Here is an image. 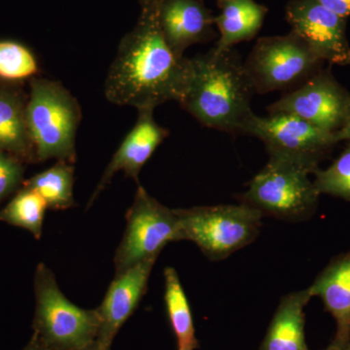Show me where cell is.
Wrapping results in <instances>:
<instances>
[{"label": "cell", "instance_id": "obj_30", "mask_svg": "<svg viewBox=\"0 0 350 350\" xmlns=\"http://www.w3.org/2000/svg\"><path fill=\"white\" fill-rule=\"evenodd\" d=\"M140 2V4L142 5H146V4L151 3V2L156 1V0H138Z\"/></svg>", "mask_w": 350, "mask_h": 350}, {"label": "cell", "instance_id": "obj_26", "mask_svg": "<svg viewBox=\"0 0 350 350\" xmlns=\"http://www.w3.org/2000/svg\"><path fill=\"white\" fill-rule=\"evenodd\" d=\"M335 135L338 142H342V140H349V142H350V103L344 125H342V128H340Z\"/></svg>", "mask_w": 350, "mask_h": 350}, {"label": "cell", "instance_id": "obj_22", "mask_svg": "<svg viewBox=\"0 0 350 350\" xmlns=\"http://www.w3.org/2000/svg\"><path fill=\"white\" fill-rule=\"evenodd\" d=\"M38 59L29 48L14 41H0V78L16 82L36 78Z\"/></svg>", "mask_w": 350, "mask_h": 350}, {"label": "cell", "instance_id": "obj_16", "mask_svg": "<svg viewBox=\"0 0 350 350\" xmlns=\"http://www.w3.org/2000/svg\"><path fill=\"white\" fill-rule=\"evenodd\" d=\"M312 298L308 288L283 297L262 340L261 350H310L306 342L305 306Z\"/></svg>", "mask_w": 350, "mask_h": 350}, {"label": "cell", "instance_id": "obj_17", "mask_svg": "<svg viewBox=\"0 0 350 350\" xmlns=\"http://www.w3.org/2000/svg\"><path fill=\"white\" fill-rule=\"evenodd\" d=\"M27 103L13 88L0 86V152L36 162L27 122Z\"/></svg>", "mask_w": 350, "mask_h": 350}, {"label": "cell", "instance_id": "obj_3", "mask_svg": "<svg viewBox=\"0 0 350 350\" xmlns=\"http://www.w3.org/2000/svg\"><path fill=\"white\" fill-rule=\"evenodd\" d=\"M82 119L77 98L61 83L31 79L27 122L36 162H76V137Z\"/></svg>", "mask_w": 350, "mask_h": 350}, {"label": "cell", "instance_id": "obj_24", "mask_svg": "<svg viewBox=\"0 0 350 350\" xmlns=\"http://www.w3.org/2000/svg\"><path fill=\"white\" fill-rule=\"evenodd\" d=\"M22 163L16 157L0 152V202L15 192L22 183Z\"/></svg>", "mask_w": 350, "mask_h": 350}, {"label": "cell", "instance_id": "obj_7", "mask_svg": "<svg viewBox=\"0 0 350 350\" xmlns=\"http://www.w3.org/2000/svg\"><path fill=\"white\" fill-rule=\"evenodd\" d=\"M323 63L294 32L257 41L244 63L255 93L296 89Z\"/></svg>", "mask_w": 350, "mask_h": 350}, {"label": "cell", "instance_id": "obj_6", "mask_svg": "<svg viewBox=\"0 0 350 350\" xmlns=\"http://www.w3.org/2000/svg\"><path fill=\"white\" fill-rule=\"evenodd\" d=\"M312 174L296 163L269 158L241 196V202L254 207L262 216L293 222L305 220L314 213L320 196L310 178Z\"/></svg>", "mask_w": 350, "mask_h": 350}, {"label": "cell", "instance_id": "obj_9", "mask_svg": "<svg viewBox=\"0 0 350 350\" xmlns=\"http://www.w3.org/2000/svg\"><path fill=\"white\" fill-rule=\"evenodd\" d=\"M246 135L259 138L266 146L269 158L296 163L312 174L319 163L338 144L335 133L289 114H255Z\"/></svg>", "mask_w": 350, "mask_h": 350}, {"label": "cell", "instance_id": "obj_11", "mask_svg": "<svg viewBox=\"0 0 350 350\" xmlns=\"http://www.w3.org/2000/svg\"><path fill=\"white\" fill-rule=\"evenodd\" d=\"M286 20L291 31L322 62L338 66L350 64L347 19L317 0H291L286 6Z\"/></svg>", "mask_w": 350, "mask_h": 350}, {"label": "cell", "instance_id": "obj_1", "mask_svg": "<svg viewBox=\"0 0 350 350\" xmlns=\"http://www.w3.org/2000/svg\"><path fill=\"white\" fill-rule=\"evenodd\" d=\"M158 7L159 0L142 5L137 24L122 38L105 80L109 103L155 109L183 98L190 80V59L177 56L165 41Z\"/></svg>", "mask_w": 350, "mask_h": 350}, {"label": "cell", "instance_id": "obj_19", "mask_svg": "<svg viewBox=\"0 0 350 350\" xmlns=\"http://www.w3.org/2000/svg\"><path fill=\"white\" fill-rule=\"evenodd\" d=\"M165 278V303L170 325L177 340V350H196L199 342L196 338L194 321L187 296L174 268L167 267Z\"/></svg>", "mask_w": 350, "mask_h": 350}, {"label": "cell", "instance_id": "obj_2", "mask_svg": "<svg viewBox=\"0 0 350 350\" xmlns=\"http://www.w3.org/2000/svg\"><path fill=\"white\" fill-rule=\"evenodd\" d=\"M191 75L179 105L202 126L232 135H246L255 113V93L244 63L232 49H213L190 59Z\"/></svg>", "mask_w": 350, "mask_h": 350}, {"label": "cell", "instance_id": "obj_10", "mask_svg": "<svg viewBox=\"0 0 350 350\" xmlns=\"http://www.w3.org/2000/svg\"><path fill=\"white\" fill-rule=\"evenodd\" d=\"M350 93L330 71L319 70L268 107L269 114H289L336 133L344 125Z\"/></svg>", "mask_w": 350, "mask_h": 350}, {"label": "cell", "instance_id": "obj_5", "mask_svg": "<svg viewBox=\"0 0 350 350\" xmlns=\"http://www.w3.org/2000/svg\"><path fill=\"white\" fill-rule=\"evenodd\" d=\"M175 211L179 218L182 241L197 244L211 261L226 259L254 241L264 217L259 211L243 202Z\"/></svg>", "mask_w": 350, "mask_h": 350}, {"label": "cell", "instance_id": "obj_31", "mask_svg": "<svg viewBox=\"0 0 350 350\" xmlns=\"http://www.w3.org/2000/svg\"><path fill=\"white\" fill-rule=\"evenodd\" d=\"M223 1H225V0H217V3H221Z\"/></svg>", "mask_w": 350, "mask_h": 350}, {"label": "cell", "instance_id": "obj_20", "mask_svg": "<svg viewBox=\"0 0 350 350\" xmlns=\"http://www.w3.org/2000/svg\"><path fill=\"white\" fill-rule=\"evenodd\" d=\"M24 186L40 195L48 208L66 211L76 206L73 197L75 163L57 161L49 169L25 181Z\"/></svg>", "mask_w": 350, "mask_h": 350}, {"label": "cell", "instance_id": "obj_18", "mask_svg": "<svg viewBox=\"0 0 350 350\" xmlns=\"http://www.w3.org/2000/svg\"><path fill=\"white\" fill-rule=\"evenodd\" d=\"M220 14L214 18L220 38L215 48L232 49L237 44L250 41L257 36L268 9L255 0H225L218 3Z\"/></svg>", "mask_w": 350, "mask_h": 350}, {"label": "cell", "instance_id": "obj_29", "mask_svg": "<svg viewBox=\"0 0 350 350\" xmlns=\"http://www.w3.org/2000/svg\"><path fill=\"white\" fill-rule=\"evenodd\" d=\"M324 350H345L344 349H342V347H338V345L334 344V342H331L330 345H329V347H327L326 349ZM350 350V349H347Z\"/></svg>", "mask_w": 350, "mask_h": 350}, {"label": "cell", "instance_id": "obj_21", "mask_svg": "<svg viewBox=\"0 0 350 350\" xmlns=\"http://www.w3.org/2000/svg\"><path fill=\"white\" fill-rule=\"evenodd\" d=\"M47 204L36 191L29 187L21 189L15 197L0 211V221L22 228L39 239L42 234L44 217Z\"/></svg>", "mask_w": 350, "mask_h": 350}, {"label": "cell", "instance_id": "obj_28", "mask_svg": "<svg viewBox=\"0 0 350 350\" xmlns=\"http://www.w3.org/2000/svg\"><path fill=\"white\" fill-rule=\"evenodd\" d=\"M77 350H110V349H107V347H101L100 344H98L96 342H92L91 345H87V347H82V349Z\"/></svg>", "mask_w": 350, "mask_h": 350}, {"label": "cell", "instance_id": "obj_12", "mask_svg": "<svg viewBox=\"0 0 350 350\" xmlns=\"http://www.w3.org/2000/svg\"><path fill=\"white\" fill-rule=\"evenodd\" d=\"M158 257L149 258L115 275L103 303L96 308L100 319L96 342L101 347L110 349L121 327L137 310L146 293L149 278Z\"/></svg>", "mask_w": 350, "mask_h": 350}, {"label": "cell", "instance_id": "obj_4", "mask_svg": "<svg viewBox=\"0 0 350 350\" xmlns=\"http://www.w3.org/2000/svg\"><path fill=\"white\" fill-rule=\"evenodd\" d=\"M34 337L50 350H77L96 342L100 319L96 310H83L64 296L54 273L39 264L34 278Z\"/></svg>", "mask_w": 350, "mask_h": 350}, {"label": "cell", "instance_id": "obj_25", "mask_svg": "<svg viewBox=\"0 0 350 350\" xmlns=\"http://www.w3.org/2000/svg\"><path fill=\"white\" fill-rule=\"evenodd\" d=\"M332 12L347 19L350 15V0H317Z\"/></svg>", "mask_w": 350, "mask_h": 350}, {"label": "cell", "instance_id": "obj_13", "mask_svg": "<svg viewBox=\"0 0 350 350\" xmlns=\"http://www.w3.org/2000/svg\"><path fill=\"white\" fill-rule=\"evenodd\" d=\"M154 110L153 108L137 110V123L113 155L91 196L88 207L93 206L94 200L111 183L113 177L119 172H123L126 176L138 182V175L142 167L170 135L169 130L159 125L154 119Z\"/></svg>", "mask_w": 350, "mask_h": 350}, {"label": "cell", "instance_id": "obj_14", "mask_svg": "<svg viewBox=\"0 0 350 350\" xmlns=\"http://www.w3.org/2000/svg\"><path fill=\"white\" fill-rule=\"evenodd\" d=\"M214 18L204 0H159L161 31L179 57H184L191 46L213 39Z\"/></svg>", "mask_w": 350, "mask_h": 350}, {"label": "cell", "instance_id": "obj_27", "mask_svg": "<svg viewBox=\"0 0 350 350\" xmlns=\"http://www.w3.org/2000/svg\"><path fill=\"white\" fill-rule=\"evenodd\" d=\"M23 350H50L49 349H47V347H45L42 344V342H40V340H38V338L34 337V336H32L31 342L27 344V347H25Z\"/></svg>", "mask_w": 350, "mask_h": 350}, {"label": "cell", "instance_id": "obj_8", "mask_svg": "<svg viewBox=\"0 0 350 350\" xmlns=\"http://www.w3.org/2000/svg\"><path fill=\"white\" fill-rule=\"evenodd\" d=\"M181 241L175 209L163 206L138 184L135 200L126 213L123 239L115 252V275L159 256L167 243Z\"/></svg>", "mask_w": 350, "mask_h": 350}, {"label": "cell", "instance_id": "obj_15", "mask_svg": "<svg viewBox=\"0 0 350 350\" xmlns=\"http://www.w3.org/2000/svg\"><path fill=\"white\" fill-rule=\"evenodd\" d=\"M319 297L336 320L337 331L332 342L350 349V252L335 258L308 288Z\"/></svg>", "mask_w": 350, "mask_h": 350}, {"label": "cell", "instance_id": "obj_23", "mask_svg": "<svg viewBox=\"0 0 350 350\" xmlns=\"http://www.w3.org/2000/svg\"><path fill=\"white\" fill-rule=\"evenodd\" d=\"M315 188L319 195H330L350 202V142L330 167L314 172Z\"/></svg>", "mask_w": 350, "mask_h": 350}]
</instances>
